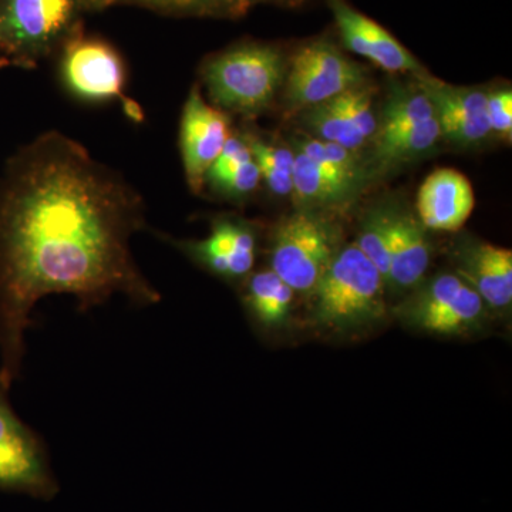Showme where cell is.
Masks as SVG:
<instances>
[{"mask_svg":"<svg viewBox=\"0 0 512 512\" xmlns=\"http://www.w3.org/2000/svg\"><path fill=\"white\" fill-rule=\"evenodd\" d=\"M231 137L227 114L204 100L200 89L192 87L184 103L180 123V150L185 180L200 194L211 165L220 157Z\"/></svg>","mask_w":512,"mask_h":512,"instance_id":"obj_10","label":"cell"},{"mask_svg":"<svg viewBox=\"0 0 512 512\" xmlns=\"http://www.w3.org/2000/svg\"><path fill=\"white\" fill-rule=\"evenodd\" d=\"M399 306L407 325L440 336L463 335L483 323L487 306L457 274L434 276Z\"/></svg>","mask_w":512,"mask_h":512,"instance_id":"obj_8","label":"cell"},{"mask_svg":"<svg viewBox=\"0 0 512 512\" xmlns=\"http://www.w3.org/2000/svg\"><path fill=\"white\" fill-rule=\"evenodd\" d=\"M305 123L319 137V140L339 144L353 153L365 144V140L340 109L336 97L308 109Z\"/></svg>","mask_w":512,"mask_h":512,"instance_id":"obj_24","label":"cell"},{"mask_svg":"<svg viewBox=\"0 0 512 512\" xmlns=\"http://www.w3.org/2000/svg\"><path fill=\"white\" fill-rule=\"evenodd\" d=\"M8 67H15V64L6 59L5 56L0 57V70L8 69Z\"/></svg>","mask_w":512,"mask_h":512,"instance_id":"obj_29","label":"cell"},{"mask_svg":"<svg viewBox=\"0 0 512 512\" xmlns=\"http://www.w3.org/2000/svg\"><path fill=\"white\" fill-rule=\"evenodd\" d=\"M146 228L136 188L79 141L47 131L10 157L0 178V386L22 373L37 303L72 295L82 312L123 295L161 301L131 239Z\"/></svg>","mask_w":512,"mask_h":512,"instance_id":"obj_1","label":"cell"},{"mask_svg":"<svg viewBox=\"0 0 512 512\" xmlns=\"http://www.w3.org/2000/svg\"><path fill=\"white\" fill-rule=\"evenodd\" d=\"M265 2L295 3V2H299V0H262V3H265Z\"/></svg>","mask_w":512,"mask_h":512,"instance_id":"obj_30","label":"cell"},{"mask_svg":"<svg viewBox=\"0 0 512 512\" xmlns=\"http://www.w3.org/2000/svg\"><path fill=\"white\" fill-rule=\"evenodd\" d=\"M393 212L377 211L367 217L356 245L362 254L376 266L387 282L393 242Z\"/></svg>","mask_w":512,"mask_h":512,"instance_id":"obj_26","label":"cell"},{"mask_svg":"<svg viewBox=\"0 0 512 512\" xmlns=\"http://www.w3.org/2000/svg\"><path fill=\"white\" fill-rule=\"evenodd\" d=\"M292 194L303 204H336L349 197L350 190L345 184L330 177L315 161L298 150L292 170Z\"/></svg>","mask_w":512,"mask_h":512,"instance_id":"obj_20","label":"cell"},{"mask_svg":"<svg viewBox=\"0 0 512 512\" xmlns=\"http://www.w3.org/2000/svg\"><path fill=\"white\" fill-rule=\"evenodd\" d=\"M426 231L419 218L409 212L393 215L392 254L386 285L407 291L423 281L431 258Z\"/></svg>","mask_w":512,"mask_h":512,"instance_id":"obj_16","label":"cell"},{"mask_svg":"<svg viewBox=\"0 0 512 512\" xmlns=\"http://www.w3.org/2000/svg\"><path fill=\"white\" fill-rule=\"evenodd\" d=\"M343 45L390 73H423L410 50L376 20L353 8L346 0H326Z\"/></svg>","mask_w":512,"mask_h":512,"instance_id":"obj_12","label":"cell"},{"mask_svg":"<svg viewBox=\"0 0 512 512\" xmlns=\"http://www.w3.org/2000/svg\"><path fill=\"white\" fill-rule=\"evenodd\" d=\"M487 119L491 133L511 138L512 134V92L510 89L487 92Z\"/></svg>","mask_w":512,"mask_h":512,"instance_id":"obj_28","label":"cell"},{"mask_svg":"<svg viewBox=\"0 0 512 512\" xmlns=\"http://www.w3.org/2000/svg\"><path fill=\"white\" fill-rule=\"evenodd\" d=\"M420 89L433 104L441 136L460 146H473L490 136L487 92L450 86L433 77H421Z\"/></svg>","mask_w":512,"mask_h":512,"instance_id":"obj_13","label":"cell"},{"mask_svg":"<svg viewBox=\"0 0 512 512\" xmlns=\"http://www.w3.org/2000/svg\"><path fill=\"white\" fill-rule=\"evenodd\" d=\"M168 241L195 264L229 281L244 278L255 265L254 231L245 222L232 218L215 221L210 235L200 241L174 238H168Z\"/></svg>","mask_w":512,"mask_h":512,"instance_id":"obj_11","label":"cell"},{"mask_svg":"<svg viewBox=\"0 0 512 512\" xmlns=\"http://www.w3.org/2000/svg\"><path fill=\"white\" fill-rule=\"evenodd\" d=\"M336 100L363 140L375 136L377 121L373 111V89L365 84H359L339 94Z\"/></svg>","mask_w":512,"mask_h":512,"instance_id":"obj_27","label":"cell"},{"mask_svg":"<svg viewBox=\"0 0 512 512\" xmlns=\"http://www.w3.org/2000/svg\"><path fill=\"white\" fill-rule=\"evenodd\" d=\"M89 0H0V52L20 69H35L84 32Z\"/></svg>","mask_w":512,"mask_h":512,"instance_id":"obj_3","label":"cell"},{"mask_svg":"<svg viewBox=\"0 0 512 512\" xmlns=\"http://www.w3.org/2000/svg\"><path fill=\"white\" fill-rule=\"evenodd\" d=\"M244 138L261 171V178L268 185L269 190L279 197L292 194L295 153L288 148L272 146L252 134H245Z\"/></svg>","mask_w":512,"mask_h":512,"instance_id":"obj_23","label":"cell"},{"mask_svg":"<svg viewBox=\"0 0 512 512\" xmlns=\"http://www.w3.org/2000/svg\"><path fill=\"white\" fill-rule=\"evenodd\" d=\"M338 251L333 225L313 212H296L275 229L271 269L293 291L312 292Z\"/></svg>","mask_w":512,"mask_h":512,"instance_id":"obj_5","label":"cell"},{"mask_svg":"<svg viewBox=\"0 0 512 512\" xmlns=\"http://www.w3.org/2000/svg\"><path fill=\"white\" fill-rule=\"evenodd\" d=\"M295 293L272 269H264L249 278L242 302L256 325L274 330L288 320Z\"/></svg>","mask_w":512,"mask_h":512,"instance_id":"obj_18","label":"cell"},{"mask_svg":"<svg viewBox=\"0 0 512 512\" xmlns=\"http://www.w3.org/2000/svg\"><path fill=\"white\" fill-rule=\"evenodd\" d=\"M383 276L350 244L339 249L313 289V319L323 328L352 330L372 325L384 316Z\"/></svg>","mask_w":512,"mask_h":512,"instance_id":"obj_4","label":"cell"},{"mask_svg":"<svg viewBox=\"0 0 512 512\" xmlns=\"http://www.w3.org/2000/svg\"><path fill=\"white\" fill-rule=\"evenodd\" d=\"M261 181V171L244 136L228 138L205 177V184L228 198L247 197Z\"/></svg>","mask_w":512,"mask_h":512,"instance_id":"obj_17","label":"cell"},{"mask_svg":"<svg viewBox=\"0 0 512 512\" xmlns=\"http://www.w3.org/2000/svg\"><path fill=\"white\" fill-rule=\"evenodd\" d=\"M262 0H89V12L114 6H137L167 16L238 19Z\"/></svg>","mask_w":512,"mask_h":512,"instance_id":"obj_19","label":"cell"},{"mask_svg":"<svg viewBox=\"0 0 512 512\" xmlns=\"http://www.w3.org/2000/svg\"><path fill=\"white\" fill-rule=\"evenodd\" d=\"M57 56L60 79L72 96L90 103L121 100L128 116L141 120L140 107L124 94L126 63L111 43L82 32L70 39Z\"/></svg>","mask_w":512,"mask_h":512,"instance_id":"obj_6","label":"cell"},{"mask_svg":"<svg viewBox=\"0 0 512 512\" xmlns=\"http://www.w3.org/2000/svg\"><path fill=\"white\" fill-rule=\"evenodd\" d=\"M434 116L433 104L423 90H400L384 107L382 123L376 128L375 144L390 140Z\"/></svg>","mask_w":512,"mask_h":512,"instance_id":"obj_21","label":"cell"},{"mask_svg":"<svg viewBox=\"0 0 512 512\" xmlns=\"http://www.w3.org/2000/svg\"><path fill=\"white\" fill-rule=\"evenodd\" d=\"M0 491L52 501L59 481L43 440L19 419L0 386Z\"/></svg>","mask_w":512,"mask_h":512,"instance_id":"obj_7","label":"cell"},{"mask_svg":"<svg viewBox=\"0 0 512 512\" xmlns=\"http://www.w3.org/2000/svg\"><path fill=\"white\" fill-rule=\"evenodd\" d=\"M299 151L315 161L330 177L353 190L359 180L360 168L356 154L339 144L313 138L299 144Z\"/></svg>","mask_w":512,"mask_h":512,"instance_id":"obj_25","label":"cell"},{"mask_svg":"<svg viewBox=\"0 0 512 512\" xmlns=\"http://www.w3.org/2000/svg\"><path fill=\"white\" fill-rule=\"evenodd\" d=\"M440 137V124L434 116L433 119L423 121V123L417 124L416 127L390 138V140L375 144L377 164L386 165V167L402 164L410 158L426 153Z\"/></svg>","mask_w":512,"mask_h":512,"instance_id":"obj_22","label":"cell"},{"mask_svg":"<svg viewBox=\"0 0 512 512\" xmlns=\"http://www.w3.org/2000/svg\"><path fill=\"white\" fill-rule=\"evenodd\" d=\"M286 73L281 47L245 40L202 66V79L218 109L255 116L271 106Z\"/></svg>","mask_w":512,"mask_h":512,"instance_id":"obj_2","label":"cell"},{"mask_svg":"<svg viewBox=\"0 0 512 512\" xmlns=\"http://www.w3.org/2000/svg\"><path fill=\"white\" fill-rule=\"evenodd\" d=\"M476 198L466 175L453 168L434 171L417 194V214L426 229L454 232L473 214Z\"/></svg>","mask_w":512,"mask_h":512,"instance_id":"obj_14","label":"cell"},{"mask_svg":"<svg viewBox=\"0 0 512 512\" xmlns=\"http://www.w3.org/2000/svg\"><path fill=\"white\" fill-rule=\"evenodd\" d=\"M457 275L480 295L487 308L497 311L511 308V249L488 242L468 245L460 254Z\"/></svg>","mask_w":512,"mask_h":512,"instance_id":"obj_15","label":"cell"},{"mask_svg":"<svg viewBox=\"0 0 512 512\" xmlns=\"http://www.w3.org/2000/svg\"><path fill=\"white\" fill-rule=\"evenodd\" d=\"M286 76V100L298 109L335 99L365 80L362 67L325 37L299 46L289 60Z\"/></svg>","mask_w":512,"mask_h":512,"instance_id":"obj_9","label":"cell"}]
</instances>
